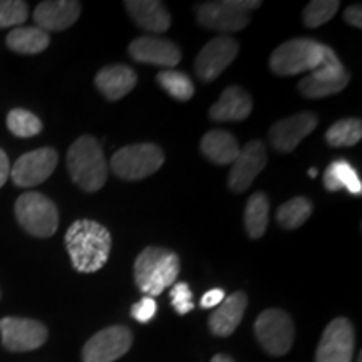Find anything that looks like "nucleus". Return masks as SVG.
I'll list each match as a JSON object with an SVG mask.
<instances>
[{
  "label": "nucleus",
  "mask_w": 362,
  "mask_h": 362,
  "mask_svg": "<svg viewBox=\"0 0 362 362\" xmlns=\"http://www.w3.org/2000/svg\"><path fill=\"white\" fill-rule=\"evenodd\" d=\"M341 4L337 0H314V2L307 4L302 13V19H304L305 27L309 29H315V27L324 25L325 22H329L336 16Z\"/></svg>",
  "instance_id": "nucleus-31"
},
{
  "label": "nucleus",
  "mask_w": 362,
  "mask_h": 362,
  "mask_svg": "<svg viewBox=\"0 0 362 362\" xmlns=\"http://www.w3.org/2000/svg\"><path fill=\"white\" fill-rule=\"evenodd\" d=\"M309 176H310V178H315V176H317V170H315V168H310V170H309Z\"/></svg>",
  "instance_id": "nucleus-40"
},
{
  "label": "nucleus",
  "mask_w": 362,
  "mask_h": 362,
  "mask_svg": "<svg viewBox=\"0 0 362 362\" xmlns=\"http://www.w3.org/2000/svg\"><path fill=\"white\" fill-rule=\"evenodd\" d=\"M29 17V8L21 0H0V29L24 24Z\"/></svg>",
  "instance_id": "nucleus-32"
},
{
  "label": "nucleus",
  "mask_w": 362,
  "mask_h": 362,
  "mask_svg": "<svg viewBox=\"0 0 362 362\" xmlns=\"http://www.w3.org/2000/svg\"><path fill=\"white\" fill-rule=\"evenodd\" d=\"M253 329H255V336L259 339L260 346L270 356H285L292 349L296 330H293V322L287 312L280 309L264 310L257 317Z\"/></svg>",
  "instance_id": "nucleus-7"
},
{
  "label": "nucleus",
  "mask_w": 362,
  "mask_h": 362,
  "mask_svg": "<svg viewBox=\"0 0 362 362\" xmlns=\"http://www.w3.org/2000/svg\"><path fill=\"white\" fill-rule=\"evenodd\" d=\"M57 161V151L52 148H39L25 153L11 168L12 181L21 188L37 187L54 173Z\"/></svg>",
  "instance_id": "nucleus-12"
},
{
  "label": "nucleus",
  "mask_w": 362,
  "mask_h": 362,
  "mask_svg": "<svg viewBox=\"0 0 362 362\" xmlns=\"http://www.w3.org/2000/svg\"><path fill=\"white\" fill-rule=\"evenodd\" d=\"M8 176H11V163L4 149H0V188L6 185Z\"/></svg>",
  "instance_id": "nucleus-38"
},
{
  "label": "nucleus",
  "mask_w": 362,
  "mask_h": 362,
  "mask_svg": "<svg viewBox=\"0 0 362 362\" xmlns=\"http://www.w3.org/2000/svg\"><path fill=\"white\" fill-rule=\"evenodd\" d=\"M248 305V298L243 292H235L225 297V300L216 307V310L208 319L210 330L218 337H228L242 322L243 314Z\"/></svg>",
  "instance_id": "nucleus-18"
},
{
  "label": "nucleus",
  "mask_w": 362,
  "mask_h": 362,
  "mask_svg": "<svg viewBox=\"0 0 362 362\" xmlns=\"http://www.w3.org/2000/svg\"><path fill=\"white\" fill-rule=\"evenodd\" d=\"M344 72H346V69H344L342 62L339 61L337 54L334 52L332 47L325 45L322 62H320V66L315 71H312L310 76L319 81H334L341 78Z\"/></svg>",
  "instance_id": "nucleus-33"
},
{
  "label": "nucleus",
  "mask_w": 362,
  "mask_h": 362,
  "mask_svg": "<svg viewBox=\"0 0 362 362\" xmlns=\"http://www.w3.org/2000/svg\"><path fill=\"white\" fill-rule=\"evenodd\" d=\"M344 19H346L347 24H351L352 27H357V29H361V27H362L361 4H354V6L347 7L346 12H344Z\"/></svg>",
  "instance_id": "nucleus-37"
},
{
  "label": "nucleus",
  "mask_w": 362,
  "mask_h": 362,
  "mask_svg": "<svg viewBox=\"0 0 362 362\" xmlns=\"http://www.w3.org/2000/svg\"><path fill=\"white\" fill-rule=\"evenodd\" d=\"M180 275L178 253L163 247H148L134 262V282L146 297L160 296Z\"/></svg>",
  "instance_id": "nucleus-2"
},
{
  "label": "nucleus",
  "mask_w": 362,
  "mask_h": 362,
  "mask_svg": "<svg viewBox=\"0 0 362 362\" xmlns=\"http://www.w3.org/2000/svg\"><path fill=\"white\" fill-rule=\"evenodd\" d=\"M354 327L346 317H337L325 327L315 352V362H352Z\"/></svg>",
  "instance_id": "nucleus-10"
},
{
  "label": "nucleus",
  "mask_w": 362,
  "mask_h": 362,
  "mask_svg": "<svg viewBox=\"0 0 362 362\" xmlns=\"http://www.w3.org/2000/svg\"><path fill=\"white\" fill-rule=\"evenodd\" d=\"M349 79L351 74L347 71L344 72L341 78L334 81H319L312 78V76H305V78H302L300 83H298V90H300L302 96L310 99L327 98L332 96V94L341 93V90L347 86V83H349Z\"/></svg>",
  "instance_id": "nucleus-29"
},
{
  "label": "nucleus",
  "mask_w": 362,
  "mask_h": 362,
  "mask_svg": "<svg viewBox=\"0 0 362 362\" xmlns=\"http://www.w3.org/2000/svg\"><path fill=\"white\" fill-rule=\"evenodd\" d=\"M267 165V148L265 144L253 139L245 146L240 148L237 160L232 163V170L228 175V187L235 193H243L252 187Z\"/></svg>",
  "instance_id": "nucleus-13"
},
{
  "label": "nucleus",
  "mask_w": 362,
  "mask_h": 362,
  "mask_svg": "<svg viewBox=\"0 0 362 362\" xmlns=\"http://www.w3.org/2000/svg\"><path fill=\"white\" fill-rule=\"evenodd\" d=\"M165 161V153L153 143L124 146L112 155L111 170L126 181H138L155 175Z\"/></svg>",
  "instance_id": "nucleus-6"
},
{
  "label": "nucleus",
  "mask_w": 362,
  "mask_h": 362,
  "mask_svg": "<svg viewBox=\"0 0 362 362\" xmlns=\"http://www.w3.org/2000/svg\"><path fill=\"white\" fill-rule=\"evenodd\" d=\"M111 233L94 220L74 221L66 232L71 264L81 274H93L106 265L111 253Z\"/></svg>",
  "instance_id": "nucleus-1"
},
{
  "label": "nucleus",
  "mask_w": 362,
  "mask_h": 362,
  "mask_svg": "<svg viewBox=\"0 0 362 362\" xmlns=\"http://www.w3.org/2000/svg\"><path fill=\"white\" fill-rule=\"evenodd\" d=\"M225 291L223 288H211L208 291L205 296L202 297L200 307L202 309H214V307H218L221 302L225 300Z\"/></svg>",
  "instance_id": "nucleus-36"
},
{
  "label": "nucleus",
  "mask_w": 362,
  "mask_h": 362,
  "mask_svg": "<svg viewBox=\"0 0 362 362\" xmlns=\"http://www.w3.org/2000/svg\"><path fill=\"white\" fill-rule=\"evenodd\" d=\"M129 56L143 64H153L161 67H175L181 61V51L171 40L143 35L134 39L128 47Z\"/></svg>",
  "instance_id": "nucleus-16"
},
{
  "label": "nucleus",
  "mask_w": 362,
  "mask_h": 362,
  "mask_svg": "<svg viewBox=\"0 0 362 362\" xmlns=\"http://www.w3.org/2000/svg\"><path fill=\"white\" fill-rule=\"evenodd\" d=\"M211 362H233L232 357L225 356V354H216L214 359H211Z\"/></svg>",
  "instance_id": "nucleus-39"
},
{
  "label": "nucleus",
  "mask_w": 362,
  "mask_h": 362,
  "mask_svg": "<svg viewBox=\"0 0 362 362\" xmlns=\"http://www.w3.org/2000/svg\"><path fill=\"white\" fill-rule=\"evenodd\" d=\"M362 138V123L361 119L349 117V119H341L334 123L325 133V139L330 146H354Z\"/></svg>",
  "instance_id": "nucleus-27"
},
{
  "label": "nucleus",
  "mask_w": 362,
  "mask_h": 362,
  "mask_svg": "<svg viewBox=\"0 0 362 362\" xmlns=\"http://www.w3.org/2000/svg\"><path fill=\"white\" fill-rule=\"evenodd\" d=\"M238 42L232 35H218L211 39L194 61V71L203 83H211L235 61Z\"/></svg>",
  "instance_id": "nucleus-11"
},
{
  "label": "nucleus",
  "mask_w": 362,
  "mask_h": 362,
  "mask_svg": "<svg viewBox=\"0 0 362 362\" xmlns=\"http://www.w3.org/2000/svg\"><path fill=\"white\" fill-rule=\"evenodd\" d=\"M67 171L81 189L94 193L107 180V163L103 148L93 136H81L67 151Z\"/></svg>",
  "instance_id": "nucleus-3"
},
{
  "label": "nucleus",
  "mask_w": 362,
  "mask_h": 362,
  "mask_svg": "<svg viewBox=\"0 0 362 362\" xmlns=\"http://www.w3.org/2000/svg\"><path fill=\"white\" fill-rule=\"evenodd\" d=\"M133 346V334L124 325H111L94 334L83 349V362H115Z\"/></svg>",
  "instance_id": "nucleus-8"
},
{
  "label": "nucleus",
  "mask_w": 362,
  "mask_h": 362,
  "mask_svg": "<svg viewBox=\"0 0 362 362\" xmlns=\"http://www.w3.org/2000/svg\"><path fill=\"white\" fill-rule=\"evenodd\" d=\"M270 203L265 193H255L248 198L245 206V228L250 238L264 237L269 226Z\"/></svg>",
  "instance_id": "nucleus-25"
},
{
  "label": "nucleus",
  "mask_w": 362,
  "mask_h": 362,
  "mask_svg": "<svg viewBox=\"0 0 362 362\" xmlns=\"http://www.w3.org/2000/svg\"><path fill=\"white\" fill-rule=\"evenodd\" d=\"M2 344L11 352H29L39 349L47 341V327L34 319L4 317L0 319Z\"/></svg>",
  "instance_id": "nucleus-9"
},
{
  "label": "nucleus",
  "mask_w": 362,
  "mask_h": 362,
  "mask_svg": "<svg viewBox=\"0 0 362 362\" xmlns=\"http://www.w3.org/2000/svg\"><path fill=\"white\" fill-rule=\"evenodd\" d=\"M315 126L317 116L309 111L297 112V115L280 119L269 131L272 146L279 153H292L298 143L315 129Z\"/></svg>",
  "instance_id": "nucleus-15"
},
{
  "label": "nucleus",
  "mask_w": 362,
  "mask_h": 362,
  "mask_svg": "<svg viewBox=\"0 0 362 362\" xmlns=\"http://www.w3.org/2000/svg\"><path fill=\"white\" fill-rule=\"evenodd\" d=\"M197 17L203 27L218 33H238L250 24V16L235 7L233 0L202 4L197 8Z\"/></svg>",
  "instance_id": "nucleus-14"
},
{
  "label": "nucleus",
  "mask_w": 362,
  "mask_h": 362,
  "mask_svg": "<svg viewBox=\"0 0 362 362\" xmlns=\"http://www.w3.org/2000/svg\"><path fill=\"white\" fill-rule=\"evenodd\" d=\"M252 112V98L245 89L240 86L226 88L218 101L210 107V117L218 123L223 121H243Z\"/></svg>",
  "instance_id": "nucleus-20"
},
{
  "label": "nucleus",
  "mask_w": 362,
  "mask_h": 362,
  "mask_svg": "<svg viewBox=\"0 0 362 362\" xmlns=\"http://www.w3.org/2000/svg\"><path fill=\"white\" fill-rule=\"evenodd\" d=\"M126 11L141 29L151 34H163L171 27V16L158 0H128Z\"/></svg>",
  "instance_id": "nucleus-19"
},
{
  "label": "nucleus",
  "mask_w": 362,
  "mask_h": 362,
  "mask_svg": "<svg viewBox=\"0 0 362 362\" xmlns=\"http://www.w3.org/2000/svg\"><path fill=\"white\" fill-rule=\"evenodd\" d=\"M81 16V2L76 0H47L34 11V21L44 33H56L74 25Z\"/></svg>",
  "instance_id": "nucleus-17"
},
{
  "label": "nucleus",
  "mask_w": 362,
  "mask_h": 362,
  "mask_svg": "<svg viewBox=\"0 0 362 362\" xmlns=\"http://www.w3.org/2000/svg\"><path fill=\"white\" fill-rule=\"evenodd\" d=\"M7 128L17 138H33L42 131V121L30 111L17 107L7 115Z\"/></svg>",
  "instance_id": "nucleus-30"
},
{
  "label": "nucleus",
  "mask_w": 362,
  "mask_h": 362,
  "mask_svg": "<svg viewBox=\"0 0 362 362\" xmlns=\"http://www.w3.org/2000/svg\"><path fill=\"white\" fill-rule=\"evenodd\" d=\"M202 153L215 165H232L237 160L240 146L237 138L223 129H211L202 138Z\"/></svg>",
  "instance_id": "nucleus-22"
},
{
  "label": "nucleus",
  "mask_w": 362,
  "mask_h": 362,
  "mask_svg": "<svg viewBox=\"0 0 362 362\" xmlns=\"http://www.w3.org/2000/svg\"><path fill=\"white\" fill-rule=\"evenodd\" d=\"M138 83V76L128 66H106L96 74V88L110 101H119L129 94Z\"/></svg>",
  "instance_id": "nucleus-21"
},
{
  "label": "nucleus",
  "mask_w": 362,
  "mask_h": 362,
  "mask_svg": "<svg viewBox=\"0 0 362 362\" xmlns=\"http://www.w3.org/2000/svg\"><path fill=\"white\" fill-rule=\"evenodd\" d=\"M156 81L171 98L176 99V101H189V99L193 98V81L189 79V76L185 74V72L171 69L161 71L158 72Z\"/></svg>",
  "instance_id": "nucleus-28"
},
{
  "label": "nucleus",
  "mask_w": 362,
  "mask_h": 362,
  "mask_svg": "<svg viewBox=\"0 0 362 362\" xmlns=\"http://www.w3.org/2000/svg\"><path fill=\"white\" fill-rule=\"evenodd\" d=\"M357 362H362V357L359 356V357H357Z\"/></svg>",
  "instance_id": "nucleus-41"
},
{
  "label": "nucleus",
  "mask_w": 362,
  "mask_h": 362,
  "mask_svg": "<svg viewBox=\"0 0 362 362\" xmlns=\"http://www.w3.org/2000/svg\"><path fill=\"white\" fill-rule=\"evenodd\" d=\"M324 187L329 192H339L346 188L351 194L359 197L362 193V183L354 166L346 160H336L324 171Z\"/></svg>",
  "instance_id": "nucleus-23"
},
{
  "label": "nucleus",
  "mask_w": 362,
  "mask_h": 362,
  "mask_svg": "<svg viewBox=\"0 0 362 362\" xmlns=\"http://www.w3.org/2000/svg\"><path fill=\"white\" fill-rule=\"evenodd\" d=\"M16 216L29 235L49 238L57 232L59 211L56 203L42 193L27 192L16 202Z\"/></svg>",
  "instance_id": "nucleus-5"
},
{
  "label": "nucleus",
  "mask_w": 362,
  "mask_h": 362,
  "mask_svg": "<svg viewBox=\"0 0 362 362\" xmlns=\"http://www.w3.org/2000/svg\"><path fill=\"white\" fill-rule=\"evenodd\" d=\"M312 215V202L305 197H297L284 203L277 211L279 225L285 230H296L309 220Z\"/></svg>",
  "instance_id": "nucleus-26"
},
{
  "label": "nucleus",
  "mask_w": 362,
  "mask_h": 362,
  "mask_svg": "<svg viewBox=\"0 0 362 362\" xmlns=\"http://www.w3.org/2000/svg\"><path fill=\"white\" fill-rule=\"evenodd\" d=\"M170 298H171V305L175 307V310L178 312L180 315L188 314V312H192L194 309L192 288H189V285L187 282L171 285Z\"/></svg>",
  "instance_id": "nucleus-34"
},
{
  "label": "nucleus",
  "mask_w": 362,
  "mask_h": 362,
  "mask_svg": "<svg viewBox=\"0 0 362 362\" xmlns=\"http://www.w3.org/2000/svg\"><path fill=\"white\" fill-rule=\"evenodd\" d=\"M7 47L19 54H39L47 49L51 37L39 27H16L7 34Z\"/></svg>",
  "instance_id": "nucleus-24"
},
{
  "label": "nucleus",
  "mask_w": 362,
  "mask_h": 362,
  "mask_svg": "<svg viewBox=\"0 0 362 362\" xmlns=\"http://www.w3.org/2000/svg\"><path fill=\"white\" fill-rule=\"evenodd\" d=\"M325 45L314 39H292L280 44L270 56V69L277 76L312 72L324 59Z\"/></svg>",
  "instance_id": "nucleus-4"
},
{
  "label": "nucleus",
  "mask_w": 362,
  "mask_h": 362,
  "mask_svg": "<svg viewBox=\"0 0 362 362\" xmlns=\"http://www.w3.org/2000/svg\"><path fill=\"white\" fill-rule=\"evenodd\" d=\"M156 310H158V304L155 298L144 297L131 307V317H133L134 320H138V322L148 324L151 322L153 317L156 315Z\"/></svg>",
  "instance_id": "nucleus-35"
}]
</instances>
